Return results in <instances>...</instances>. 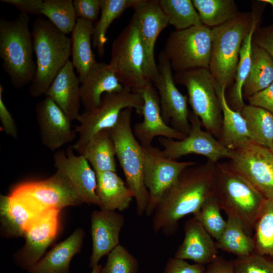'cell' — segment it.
I'll use <instances>...</instances> for the list:
<instances>
[{"label": "cell", "instance_id": "816d5d0a", "mask_svg": "<svg viewBox=\"0 0 273 273\" xmlns=\"http://www.w3.org/2000/svg\"><path fill=\"white\" fill-rule=\"evenodd\" d=\"M266 4L270 5L272 8V16H273V0H262Z\"/></svg>", "mask_w": 273, "mask_h": 273}, {"label": "cell", "instance_id": "7dc6e473", "mask_svg": "<svg viewBox=\"0 0 273 273\" xmlns=\"http://www.w3.org/2000/svg\"><path fill=\"white\" fill-rule=\"evenodd\" d=\"M1 2L11 5L26 15H41L43 1L42 0H1Z\"/></svg>", "mask_w": 273, "mask_h": 273}, {"label": "cell", "instance_id": "e0dca14e", "mask_svg": "<svg viewBox=\"0 0 273 273\" xmlns=\"http://www.w3.org/2000/svg\"><path fill=\"white\" fill-rule=\"evenodd\" d=\"M131 21L136 25L143 45L148 74L153 82L158 74L154 56V48L159 34L169 24L159 0H139L133 8Z\"/></svg>", "mask_w": 273, "mask_h": 273}, {"label": "cell", "instance_id": "f1b7e54d", "mask_svg": "<svg viewBox=\"0 0 273 273\" xmlns=\"http://www.w3.org/2000/svg\"><path fill=\"white\" fill-rule=\"evenodd\" d=\"M94 27L92 22L78 18L71 32V61L80 83L97 62L92 50Z\"/></svg>", "mask_w": 273, "mask_h": 273}, {"label": "cell", "instance_id": "f907efd6", "mask_svg": "<svg viewBox=\"0 0 273 273\" xmlns=\"http://www.w3.org/2000/svg\"><path fill=\"white\" fill-rule=\"evenodd\" d=\"M102 266L101 264H98L92 268L90 273H101Z\"/></svg>", "mask_w": 273, "mask_h": 273}, {"label": "cell", "instance_id": "d6986e66", "mask_svg": "<svg viewBox=\"0 0 273 273\" xmlns=\"http://www.w3.org/2000/svg\"><path fill=\"white\" fill-rule=\"evenodd\" d=\"M138 93L143 100L141 114L143 120L134 125L133 131L142 146L152 145V141L157 136L180 140L187 135L164 121L161 114L158 94L152 82L147 84Z\"/></svg>", "mask_w": 273, "mask_h": 273}, {"label": "cell", "instance_id": "d4e9b609", "mask_svg": "<svg viewBox=\"0 0 273 273\" xmlns=\"http://www.w3.org/2000/svg\"><path fill=\"white\" fill-rule=\"evenodd\" d=\"M43 212L10 194L0 197V219L3 232L9 237H21L30 225Z\"/></svg>", "mask_w": 273, "mask_h": 273}, {"label": "cell", "instance_id": "44dd1931", "mask_svg": "<svg viewBox=\"0 0 273 273\" xmlns=\"http://www.w3.org/2000/svg\"><path fill=\"white\" fill-rule=\"evenodd\" d=\"M92 252L89 266L97 265L101 258L108 254L119 244L120 231L124 217L115 211L95 210L90 216Z\"/></svg>", "mask_w": 273, "mask_h": 273}, {"label": "cell", "instance_id": "ffe728a7", "mask_svg": "<svg viewBox=\"0 0 273 273\" xmlns=\"http://www.w3.org/2000/svg\"><path fill=\"white\" fill-rule=\"evenodd\" d=\"M41 142L51 151H57L76 138L77 132L71 121L50 98L37 102L35 108Z\"/></svg>", "mask_w": 273, "mask_h": 273}, {"label": "cell", "instance_id": "c3c4849f", "mask_svg": "<svg viewBox=\"0 0 273 273\" xmlns=\"http://www.w3.org/2000/svg\"><path fill=\"white\" fill-rule=\"evenodd\" d=\"M248 99L250 105L264 109L273 114V82Z\"/></svg>", "mask_w": 273, "mask_h": 273}, {"label": "cell", "instance_id": "e575fe53", "mask_svg": "<svg viewBox=\"0 0 273 273\" xmlns=\"http://www.w3.org/2000/svg\"><path fill=\"white\" fill-rule=\"evenodd\" d=\"M225 229L215 241L218 250L232 253L237 257L248 255L254 252L252 237L248 236L239 219L232 215H227Z\"/></svg>", "mask_w": 273, "mask_h": 273}, {"label": "cell", "instance_id": "ab89813d", "mask_svg": "<svg viewBox=\"0 0 273 273\" xmlns=\"http://www.w3.org/2000/svg\"><path fill=\"white\" fill-rule=\"evenodd\" d=\"M221 208L214 193L209 196L193 214L211 236L217 241L223 232L226 220L220 214Z\"/></svg>", "mask_w": 273, "mask_h": 273}, {"label": "cell", "instance_id": "60d3db41", "mask_svg": "<svg viewBox=\"0 0 273 273\" xmlns=\"http://www.w3.org/2000/svg\"><path fill=\"white\" fill-rule=\"evenodd\" d=\"M136 258L124 246L119 244L108 254L101 273H138Z\"/></svg>", "mask_w": 273, "mask_h": 273}, {"label": "cell", "instance_id": "5b68a950", "mask_svg": "<svg viewBox=\"0 0 273 273\" xmlns=\"http://www.w3.org/2000/svg\"><path fill=\"white\" fill-rule=\"evenodd\" d=\"M258 2L251 12L240 13L234 19L211 28L212 48L209 70L225 88L235 78L240 49L257 14Z\"/></svg>", "mask_w": 273, "mask_h": 273}, {"label": "cell", "instance_id": "4dcf8cb0", "mask_svg": "<svg viewBox=\"0 0 273 273\" xmlns=\"http://www.w3.org/2000/svg\"><path fill=\"white\" fill-rule=\"evenodd\" d=\"M265 5L259 3L252 27L242 44L237 67L235 84L231 94V100L234 110L241 112L245 104L243 99V87L249 73L252 62V38L257 27Z\"/></svg>", "mask_w": 273, "mask_h": 273}, {"label": "cell", "instance_id": "1f68e13d", "mask_svg": "<svg viewBox=\"0 0 273 273\" xmlns=\"http://www.w3.org/2000/svg\"><path fill=\"white\" fill-rule=\"evenodd\" d=\"M273 82V60L263 49L252 43V62L243 87V96L249 98Z\"/></svg>", "mask_w": 273, "mask_h": 273}, {"label": "cell", "instance_id": "7a4b0ae2", "mask_svg": "<svg viewBox=\"0 0 273 273\" xmlns=\"http://www.w3.org/2000/svg\"><path fill=\"white\" fill-rule=\"evenodd\" d=\"M32 34L36 70L29 93L31 97L38 98L45 95L56 76L70 60L71 40L42 17L33 22Z\"/></svg>", "mask_w": 273, "mask_h": 273}, {"label": "cell", "instance_id": "bcb514c9", "mask_svg": "<svg viewBox=\"0 0 273 273\" xmlns=\"http://www.w3.org/2000/svg\"><path fill=\"white\" fill-rule=\"evenodd\" d=\"M4 87L0 84V121L3 131L8 135L17 138L18 129L14 119L3 100Z\"/></svg>", "mask_w": 273, "mask_h": 273}, {"label": "cell", "instance_id": "b9f144b4", "mask_svg": "<svg viewBox=\"0 0 273 273\" xmlns=\"http://www.w3.org/2000/svg\"><path fill=\"white\" fill-rule=\"evenodd\" d=\"M253 252L233 260L235 273H273V258Z\"/></svg>", "mask_w": 273, "mask_h": 273}, {"label": "cell", "instance_id": "9a60e30c", "mask_svg": "<svg viewBox=\"0 0 273 273\" xmlns=\"http://www.w3.org/2000/svg\"><path fill=\"white\" fill-rule=\"evenodd\" d=\"M229 163L265 199H273V153L269 149L251 143L233 151Z\"/></svg>", "mask_w": 273, "mask_h": 273}, {"label": "cell", "instance_id": "681fc988", "mask_svg": "<svg viewBox=\"0 0 273 273\" xmlns=\"http://www.w3.org/2000/svg\"><path fill=\"white\" fill-rule=\"evenodd\" d=\"M203 273H235L233 262L217 256L208 264Z\"/></svg>", "mask_w": 273, "mask_h": 273}, {"label": "cell", "instance_id": "7c38bea8", "mask_svg": "<svg viewBox=\"0 0 273 273\" xmlns=\"http://www.w3.org/2000/svg\"><path fill=\"white\" fill-rule=\"evenodd\" d=\"M144 178L149 193V202L146 211L147 216L153 215L164 192L177 179L186 168L196 163L193 161H177L165 157L162 150L151 145L142 146Z\"/></svg>", "mask_w": 273, "mask_h": 273}, {"label": "cell", "instance_id": "d590c367", "mask_svg": "<svg viewBox=\"0 0 273 273\" xmlns=\"http://www.w3.org/2000/svg\"><path fill=\"white\" fill-rule=\"evenodd\" d=\"M252 238L254 252L273 258V199L264 201L254 223Z\"/></svg>", "mask_w": 273, "mask_h": 273}, {"label": "cell", "instance_id": "83f0119b", "mask_svg": "<svg viewBox=\"0 0 273 273\" xmlns=\"http://www.w3.org/2000/svg\"><path fill=\"white\" fill-rule=\"evenodd\" d=\"M96 174L100 209L120 211L127 209L134 198L133 195L116 172L106 171Z\"/></svg>", "mask_w": 273, "mask_h": 273}, {"label": "cell", "instance_id": "4316f807", "mask_svg": "<svg viewBox=\"0 0 273 273\" xmlns=\"http://www.w3.org/2000/svg\"><path fill=\"white\" fill-rule=\"evenodd\" d=\"M225 89L216 82V90L222 114L221 135L219 141L226 148L234 151L253 142L246 121L241 113L232 108L228 103Z\"/></svg>", "mask_w": 273, "mask_h": 273}, {"label": "cell", "instance_id": "7402d4cb", "mask_svg": "<svg viewBox=\"0 0 273 273\" xmlns=\"http://www.w3.org/2000/svg\"><path fill=\"white\" fill-rule=\"evenodd\" d=\"M184 237L174 257L205 265L217 256L218 249L213 238L194 217L184 224Z\"/></svg>", "mask_w": 273, "mask_h": 273}, {"label": "cell", "instance_id": "30bf717a", "mask_svg": "<svg viewBox=\"0 0 273 273\" xmlns=\"http://www.w3.org/2000/svg\"><path fill=\"white\" fill-rule=\"evenodd\" d=\"M212 48L211 28L204 24L172 31L163 51L175 72L209 69Z\"/></svg>", "mask_w": 273, "mask_h": 273}, {"label": "cell", "instance_id": "f546056e", "mask_svg": "<svg viewBox=\"0 0 273 273\" xmlns=\"http://www.w3.org/2000/svg\"><path fill=\"white\" fill-rule=\"evenodd\" d=\"M79 155L86 159L96 173L117 171L115 148L110 129L93 135Z\"/></svg>", "mask_w": 273, "mask_h": 273}, {"label": "cell", "instance_id": "2e32d148", "mask_svg": "<svg viewBox=\"0 0 273 273\" xmlns=\"http://www.w3.org/2000/svg\"><path fill=\"white\" fill-rule=\"evenodd\" d=\"M72 146L66 150H57L53 155L56 171L68 181L83 203L97 205L100 201L97 193V174L86 159L76 155Z\"/></svg>", "mask_w": 273, "mask_h": 273}, {"label": "cell", "instance_id": "6da1fadb", "mask_svg": "<svg viewBox=\"0 0 273 273\" xmlns=\"http://www.w3.org/2000/svg\"><path fill=\"white\" fill-rule=\"evenodd\" d=\"M215 163L209 160L184 170L175 181L162 194L153 214L155 233L166 236L174 235L179 221L194 214L213 192Z\"/></svg>", "mask_w": 273, "mask_h": 273}, {"label": "cell", "instance_id": "d6a6232c", "mask_svg": "<svg viewBox=\"0 0 273 273\" xmlns=\"http://www.w3.org/2000/svg\"><path fill=\"white\" fill-rule=\"evenodd\" d=\"M101 15L94 27L93 47L99 56L105 54V46L108 40L106 34L112 22L127 9L133 8L139 0H100Z\"/></svg>", "mask_w": 273, "mask_h": 273}, {"label": "cell", "instance_id": "603a6c76", "mask_svg": "<svg viewBox=\"0 0 273 273\" xmlns=\"http://www.w3.org/2000/svg\"><path fill=\"white\" fill-rule=\"evenodd\" d=\"M74 69L72 61L69 60L45 94L62 109L71 122L77 120L81 104L80 82Z\"/></svg>", "mask_w": 273, "mask_h": 273}, {"label": "cell", "instance_id": "5bb4252c", "mask_svg": "<svg viewBox=\"0 0 273 273\" xmlns=\"http://www.w3.org/2000/svg\"><path fill=\"white\" fill-rule=\"evenodd\" d=\"M158 74L152 82L159 98L162 117L174 129L188 135L190 131L188 96L177 89L173 79L169 60L162 51L158 55Z\"/></svg>", "mask_w": 273, "mask_h": 273}, {"label": "cell", "instance_id": "836d02e7", "mask_svg": "<svg viewBox=\"0 0 273 273\" xmlns=\"http://www.w3.org/2000/svg\"><path fill=\"white\" fill-rule=\"evenodd\" d=\"M252 142L270 149L273 142V114L251 105H245L240 112Z\"/></svg>", "mask_w": 273, "mask_h": 273}, {"label": "cell", "instance_id": "cb8c5ba5", "mask_svg": "<svg viewBox=\"0 0 273 273\" xmlns=\"http://www.w3.org/2000/svg\"><path fill=\"white\" fill-rule=\"evenodd\" d=\"M124 86L104 62H97L81 83L80 94L84 110L98 107L106 93H118Z\"/></svg>", "mask_w": 273, "mask_h": 273}, {"label": "cell", "instance_id": "52a82bcc", "mask_svg": "<svg viewBox=\"0 0 273 273\" xmlns=\"http://www.w3.org/2000/svg\"><path fill=\"white\" fill-rule=\"evenodd\" d=\"M109 69L124 87L138 92L149 79L146 57L138 29L132 21L112 44Z\"/></svg>", "mask_w": 273, "mask_h": 273}, {"label": "cell", "instance_id": "74e56055", "mask_svg": "<svg viewBox=\"0 0 273 273\" xmlns=\"http://www.w3.org/2000/svg\"><path fill=\"white\" fill-rule=\"evenodd\" d=\"M169 24L181 30L203 24L192 0H159Z\"/></svg>", "mask_w": 273, "mask_h": 273}, {"label": "cell", "instance_id": "484cf974", "mask_svg": "<svg viewBox=\"0 0 273 273\" xmlns=\"http://www.w3.org/2000/svg\"><path fill=\"white\" fill-rule=\"evenodd\" d=\"M84 232L76 230L28 270L29 273H69L70 263L81 248Z\"/></svg>", "mask_w": 273, "mask_h": 273}, {"label": "cell", "instance_id": "ee69618b", "mask_svg": "<svg viewBox=\"0 0 273 273\" xmlns=\"http://www.w3.org/2000/svg\"><path fill=\"white\" fill-rule=\"evenodd\" d=\"M205 268L204 265L190 264L185 260L173 257L167 260L163 273H203Z\"/></svg>", "mask_w": 273, "mask_h": 273}, {"label": "cell", "instance_id": "8fae6325", "mask_svg": "<svg viewBox=\"0 0 273 273\" xmlns=\"http://www.w3.org/2000/svg\"><path fill=\"white\" fill-rule=\"evenodd\" d=\"M10 194L23 200L40 212L52 209L61 210L83 203L66 179L57 171L43 180L19 184Z\"/></svg>", "mask_w": 273, "mask_h": 273}, {"label": "cell", "instance_id": "9c48e42d", "mask_svg": "<svg viewBox=\"0 0 273 273\" xmlns=\"http://www.w3.org/2000/svg\"><path fill=\"white\" fill-rule=\"evenodd\" d=\"M143 107V100L140 93L127 88L124 87L120 92L104 94L98 107L84 110L79 114L77 120L79 124L75 127L78 138L72 148L81 154L93 135L116 125L123 110L134 109L141 115Z\"/></svg>", "mask_w": 273, "mask_h": 273}, {"label": "cell", "instance_id": "f5cc1de1", "mask_svg": "<svg viewBox=\"0 0 273 273\" xmlns=\"http://www.w3.org/2000/svg\"><path fill=\"white\" fill-rule=\"evenodd\" d=\"M270 150H271V152L273 153V142H272V145L271 146Z\"/></svg>", "mask_w": 273, "mask_h": 273}, {"label": "cell", "instance_id": "ac0fdd59", "mask_svg": "<svg viewBox=\"0 0 273 273\" xmlns=\"http://www.w3.org/2000/svg\"><path fill=\"white\" fill-rule=\"evenodd\" d=\"M60 210L44 211L28 227L24 236L25 243L15 255L18 265L27 270L42 257L56 238L60 228Z\"/></svg>", "mask_w": 273, "mask_h": 273}, {"label": "cell", "instance_id": "4fadbf2b", "mask_svg": "<svg viewBox=\"0 0 273 273\" xmlns=\"http://www.w3.org/2000/svg\"><path fill=\"white\" fill-rule=\"evenodd\" d=\"M191 129L189 134L180 140L161 137L158 142L163 147V155L176 160L184 156L194 154L203 155L216 163L223 158L231 159L233 151L224 147L211 133L203 130L199 118L192 111L189 116Z\"/></svg>", "mask_w": 273, "mask_h": 273}, {"label": "cell", "instance_id": "f35d334b", "mask_svg": "<svg viewBox=\"0 0 273 273\" xmlns=\"http://www.w3.org/2000/svg\"><path fill=\"white\" fill-rule=\"evenodd\" d=\"M41 15L66 35L72 32L78 19L72 0L43 1Z\"/></svg>", "mask_w": 273, "mask_h": 273}, {"label": "cell", "instance_id": "3957f363", "mask_svg": "<svg viewBox=\"0 0 273 273\" xmlns=\"http://www.w3.org/2000/svg\"><path fill=\"white\" fill-rule=\"evenodd\" d=\"M30 18L20 13L13 20L0 19V58L13 86L20 89L33 81L36 70Z\"/></svg>", "mask_w": 273, "mask_h": 273}, {"label": "cell", "instance_id": "8992f818", "mask_svg": "<svg viewBox=\"0 0 273 273\" xmlns=\"http://www.w3.org/2000/svg\"><path fill=\"white\" fill-rule=\"evenodd\" d=\"M132 112L131 108L123 110L116 125L110 128V133L126 184L135 200L136 213L140 216L146 213L149 193L144 181L142 145L131 126Z\"/></svg>", "mask_w": 273, "mask_h": 273}, {"label": "cell", "instance_id": "277c9868", "mask_svg": "<svg viewBox=\"0 0 273 273\" xmlns=\"http://www.w3.org/2000/svg\"><path fill=\"white\" fill-rule=\"evenodd\" d=\"M213 192L221 210L237 217L246 234L252 237L257 216L265 199L229 162L215 163Z\"/></svg>", "mask_w": 273, "mask_h": 273}, {"label": "cell", "instance_id": "7bdbcfd3", "mask_svg": "<svg viewBox=\"0 0 273 273\" xmlns=\"http://www.w3.org/2000/svg\"><path fill=\"white\" fill-rule=\"evenodd\" d=\"M73 4L77 18L93 23L98 20L101 13L100 0H74Z\"/></svg>", "mask_w": 273, "mask_h": 273}, {"label": "cell", "instance_id": "f6af8a7d", "mask_svg": "<svg viewBox=\"0 0 273 273\" xmlns=\"http://www.w3.org/2000/svg\"><path fill=\"white\" fill-rule=\"evenodd\" d=\"M252 43L264 50L273 60V24L257 27L253 35Z\"/></svg>", "mask_w": 273, "mask_h": 273}, {"label": "cell", "instance_id": "ba28073f", "mask_svg": "<svg viewBox=\"0 0 273 273\" xmlns=\"http://www.w3.org/2000/svg\"><path fill=\"white\" fill-rule=\"evenodd\" d=\"M175 84L184 85L193 112L202 125L214 137L220 138L222 114L216 81L207 68H197L175 72Z\"/></svg>", "mask_w": 273, "mask_h": 273}, {"label": "cell", "instance_id": "8d00e7d4", "mask_svg": "<svg viewBox=\"0 0 273 273\" xmlns=\"http://www.w3.org/2000/svg\"><path fill=\"white\" fill-rule=\"evenodd\" d=\"M203 24L213 28L237 17L240 12L233 0H192Z\"/></svg>", "mask_w": 273, "mask_h": 273}]
</instances>
